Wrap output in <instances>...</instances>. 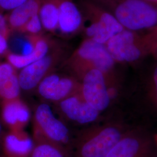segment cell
<instances>
[{"mask_svg":"<svg viewBox=\"0 0 157 157\" xmlns=\"http://www.w3.org/2000/svg\"><path fill=\"white\" fill-rule=\"evenodd\" d=\"M36 90L43 99L58 103L77 94L78 85L72 78L51 73L41 81Z\"/></svg>","mask_w":157,"mask_h":157,"instance_id":"ba28073f","label":"cell"},{"mask_svg":"<svg viewBox=\"0 0 157 157\" xmlns=\"http://www.w3.org/2000/svg\"><path fill=\"white\" fill-rule=\"evenodd\" d=\"M111 13L124 28L136 32L157 25V8L144 0H90Z\"/></svg>","mask_w":157,"mask_h":157,"instance_id":"6da1fadb","label":"cell"},{"mask_svg":"<svg viewBox=\"0 0 157 157\" xmlns=\"http://www.w3.org/2000/svg\"><path fill=\"white\" fill-rule=\"evenodd\" d=\"M58 28L61 34L70 36L77 33L83 26V17L72 0H58Z\"/></svg>","mask_w":157,"mask_h":157,"instance_id":"5bb4252c","label":"cell"},{"mask_svg":"<svg viewBox=\"0 0 157 157\" xmlns=\"http://www.w3.org/2000/svg\"><path fill=\"white\" fill-rule=\"evenodd\" d=\"M39 16L43 29L55 33L58 28V0H40Z\"/></svg>","mask_w":157,"mask_h":157,"instance_id":"ac0fdd59","label":"cell"},{"mask_svg":"<svg viewBox=\"0 0 157 157\" xmlns=\"http://www.w3.org/2000/svg\"><path fill=\"white\" fill-rule=\"evenodd\" d=\"M21 90L19 71L7 61L0 62V100L19 98Z\"/></svg>","mask_w":157,"mask_h":157,"instance_id":"9a60e30c","label":"cell"},{"mask_svg":"<svg viewBox=\"0 0 157 157\" xmlns=\"http://www.w3.org/2000/svg\"><path fill=\"white\" fill-rule=\"evenodd\" d=\"M27 0H0V12H10L21 6Z\"/></svg>","mask_w":157,"mask_h":157,"instance_id":"7402d4cb","label":"cell"},{"mask_svg":"<svg viewBox=\"0 0 157 157\" xmlns=\"http://www.w3.org/2000/svg\"><path fill=\"white\" fill-rule=\"evenodd\" d=\"M32 122L34 141H47L63 148L69 141V129L56 118L48 104L41 103L35 108Z\"/></svg>","mask_w":157,"mask_h":157,"instance_id":"3957f363","label":"cell"},{"mask_svg":"<svg viewBox=\"0 0 157 157\" xmlns=\"http://www.w3.org/2000/svg\"><path fill=\"white\" fill-rule=\"evenodd\" d=\"M105 45L115 61L134 62L142 54L139 36L136 32L127 29L112 37Z\"/></svg>","mask_w":157,"mask_h":157,"instance_id":"9c48e42d","label":"cell"},{"mask_svg":"<svg viewBox=\"0 0 157 157\" xmlns=\"http://www.w3.org/2000/svg\"><path fill=\"white\" fill-rule=\"evenodd\" d=\"M61 50H51L43 58L19 71V78L22 90H36L41 81L52 70L62 58Z\"/></svg>","mask_w":157,"mask_h":157,"instance_id":"8992f818","label":"cell"},{"mask_svg":"<svg viewBox=\"0 0 157 157\" xmlns=\"http://www.w3.org/2000/svg\"><path fill=\"white\" fill-rule=\"evenodd\" d=\"M4 132H3V129H2V123L1 121H0V151H1V145H2V138L4 135Z\"/></svg>","mask_w":157,"mask_h":157,"instance_id":"603a6c76","label":"cell"},{"mask_svg":"<svg viewBox=\"0 0 157 157\" xmlns=\"http://www.w3.org/2000/svg\"><path fill=\"white\" fill-rule=\"evenodd\" d=\"M81 96L84 101L98 112L107 109L111 97L105 82V74L96 69L84 73L80 86Z\"/></svg>","mask_w":157,"mask_h":157,"instance_id":"277c9868","label":"cell"},{"mask_svg":"<svg viewBox=\"0 0 157 157\" xmlns=\"http://www.w3.org/2000/svg\"><path fill=\"white\" fill-rule=\"evenodd\" d=\"M34 147L32 136L25 130H8L2 138V155L6 157H30Z\"/></svg>","mask_w":157,"mask_h":157,"instance_id":"4fadbf2b","label":"cell"},{"mask_svg":"<svg viewBox=\"0 0 157 157\" xmlns=\"http://www.w3.org/2000/svg\"><path fill=\"white\" fill-rule=\"evenodd\" d=\"M40 0H27L21 6L6 14L11 32H19L32 17L39 13Z\"/></svg>","mask_w":157,"mask_h":157,"instance_id":"e0dca14e","label":"cell"},{"mask_svg":"<svg viewBox=\"0 0 157 157\" xmlns=\"http://www.w3.org/2000/svg\"><path fill=\"white\" fill-rule=\"evenodd\" d=\"M59 109L65 117L78 124H89L98 118L99 112L84 101L81 95H71L58 102Z\"/></svg>","mask_w":157,"mask_h":157,"instance_id":"7c38bea8","label":"cell"},{"mask_svg":"<svg viewBox=\"0 0 157 157\" xmlns=\"http://www.w3.org/2000/svg\"><path fill=\"white\" fill-rule=\"evenodd\" d=\"M145 1V0H144ZM147 1H155V2H157V0H147Z\"/></svg>","mask_w":157,"mask_h":157,"instance_id":"d4e9b609","label":"cell"},{"mask_svg":"<svg viewBox=\"0 0 157 157\" xmlns=\"http://www.w3.org/2000/svg\"><path fill=\"white\" fill-rule=\"evenodd\" d=\"M0 157H4V156H3V155H0Z\"/></svg>","mask_w":157,"mask_h":157,"instance_id":"484cf974","label":"cell"},{"mask_svg":"<svg viewBox=\"0 0 157 157\" xmlns=\"http://www.w3.org/2000/svg\"><path fill=\"white\" fill-rule=\"evenodd\" d=\"M11 31L8 24L6 14L0 12V56H5L10 51L9 38Z\"/></svg>","mask_w":157,"mask_h":157,"instance_id":"ffe728a7","label":"cell"},{"mask_svg":"<svg viewBox=\"0 0 157 157\" xmlns=\"http://www.w3.org/2000/svg\"><path fill=\"white\" fill-rule=\"evenodd\" d=\"M81 4L90 22L97 25V33L92 39L96 42L105 44L112 37L125 29L111 13L90 0H83Z\"/></svg>","mask_w":157,"mask_h":157,"instance_id":"5b68a950","label":"cell"},{"mask_svg":"<svg viewBox=\"0 0 157 157\" xmlns=\"http://www.w3.org/2000/svg\"><path fill=\"white\" fill-rule=\"evenodd\" d=\"M148 145L135 136H123L105 157H146Z\"/></svg>","mask_w":157,"mask_h":157,"instance_id":"2e32d148","label":"cell"},{"mask_svg":"<svg viewBox=\"0 0 157 157\" xmlns=\"http://www.w3.org/2000/svg\"><path fill=\"white\" fill-rule=\"evenodd\" d=\"M122 137L116 127L103 128L80 143L78 157H105Z\"/></svg>","mask_w":157,"mask_h":157,"instance_id":"52a82bcc","label":"cell"},{"mask_svg":"<svg viewBox=\"0 0 157 157\" xmlns=\"http://www.w3.org/2000/svg\"><path fill=\"white\" fill-rule=\"evenodd\" d=\"M31 118L29 107L21 97L1 101V121L8 130H25Z\"/></svg>","mask_w":157,"mask_h":157,"instance_id":"30bf717a","label":"cell"},{"mask_svg":"<svg viewBox=\"0 0 157 157\" xmlns=\"http://www.w3.org/2000/svg\"><path fill=\"white\" fill-rule=\"evenodd\" d=\"M153 79L154 82V84H155V90H156V94H157V67L155 68L154 72V75H153Z\"/></svg>","mask_w":157,"mask_h":157,"instance_id":"cb8c5ba5","label":"cell"},{"mask_svg":"<svg viewBox=\"0 0 157 157\" xmlns=\"http://www.w3.org/2000/svg\"><path fill=\"white\" fill-rule=\"evenodd\" d=\"M29 41L33 46L28 54H22L10 51L6 58L7 62L20 71L30 64L38 61L49 53L51 50V41L43 34L27 36Z\"/></svg>","mask_w":157,"mask_h":157,"instance_id":"8fae6325","label":"cell"},{"mask_svg":"<svg viewBox=\"0 0 157 157\" xmlns=\"http://www.w3.org/2000/svg\"><path fill=\"white\" fill-rule=\"evenodd\" d=\"M43 27L40 17L39 13L36 14L29 19L19 31L20 33L26 34L27 36L42 34Z\"/></svg>","mask_w":157,"mask_h":157,"instance_id":"44dd1931","label":"cell"},{"mask_svg":"<svg viewBox=\"0 0 157 157\" xmlns=\"http://www.w3.org/2000/svg\"><path fill=\"white\" fill-rule=\"evenodd\" d=\"M115 62L105 44L86 39L67 60V66L78 75L91 69L105 74L112 70Z\"/></svg>","mask_w":157,"mask_h":157,"instance_id":"7a4b0ae2","label":"cell"},{"mask_svg":"<svg viewBox=\"0 0 157 157\" xmlns=\"http://www.w3.org/2000/svg\"><path fill=\"white\" fill-rule=\"evenodd\" d=\"M30 157H66L63 148L47 141H34Z\"/></svg>","mask_w":157,"mask_h":157,"instance_id":"d6986e66","label":"cell"}]
</instances>
